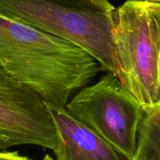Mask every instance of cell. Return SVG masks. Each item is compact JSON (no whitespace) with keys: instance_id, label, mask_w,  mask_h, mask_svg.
Returning a JSON list of instances; mask_svg holds the SVG:
<instances>
[{"instance_id":"cell-1","label":"cell","mask_w":160,"mask_h":160,"mask_svg":"<svg viewBox=\"0 0 160 160\" xmlns=\"http://www.w3.org/2000/svg\"><path fill=\"white\" fill-rule=\"evenodd\" d=\"M0 67L46 102L65 108L72 93L102 72L78 46L0 16Z\"/></svg>"},{"instance_id":"cell-2","label":"cell","mask_w":160,"mask_h":160,"mask_svg":"<svg viewBox=\"0 0 160 160\" xmlns=\"http://www.w3.org/2000/svg\"><path fill=\"white\" fill-rule=\"evenodd\" d=\"M0 16L78 46L117 76L112 34L116 9L109 0H0Z\"/></svg>"},{"instance_id":"cell-3","label":"cell","mask_w":160,"mask_h":160,"mask_svg":"<svg viewBox=\"0 0 160 160\" xmlns=\"http://www.w3.org/2000/svg\"><path fill=\"white\" fill-rule=\"evenodd\" d=\"M112 34L117 77L150 112L160 105V2L127 1Z\"/></svg>"},{"instance_id":"cell-4","label":"cell","mask_w":160,"mask_h":160,"mask_svg":"<svg viewBox=\"0 0 160 160\" xmlns=\"http://www.w3.org/2000/svg\"><path fill=\"white\" fill-rule=\"evenodd\" d=\"M65 108L127 158L133 160L138 132L146 112L115 74L108 72L98 82L83 87Z\"/></svg>"},{"instance_id":"cell-5","label":"cell","mask_w":160,"mask_h":160,"mask_svg":"<svg viewBox=\"0 0 160 160\" xmlns=\"http://www.w3.org/2000/svg\"><path fill=\"white\" fill-rule=\"evenodd\" d=\"M21 144L54 152L59 139L45 101L0 67V151Z\"/></svg>"},{"instance_id":"cell-6","label":"cell","mask_w":160,"mask_h":160,"mask_svg":"<svg viewBox=\"0 0 160 160\" xmlns=\"http://www.w3.org/2000/svg\"><path fill=\"white\" fill-rule=\"evenodd\" d=\"M59 139L57 160H130L71 115L65 108L46 102Z\"/></svg>"},{"instance_id":"cell-7","label":"cell","mask_w":160,"mask_h":160,"mask_svg":"<svg viewBox=\"0 0 160 160\" xmlns=\"http://www.w3.org/2000/svg\"><path fill=\"white\" fill-rule=\"evenodd\" d=\"M133 160H160V105L145 113Z\"/></svg>"},{"instance_id":"cell-8","label":"cell","mask_w":160,"mask_h":160,"mask_svg":"<svg viewBox=\"0 0 160 160\" xmlns=\"http://www.w3.org/2000/svg\"><path fill=\"white\" fill-rule=\"evenodd\" d=\"M0 160H31L26 156L19 155L18 152H0Z\"/></svg>"},{"instance_id":"cell-9","label":"cell","mask_w":160,"mask_h":160,"mask_svg":"<svg viewBox=\"0 0 160 160\" xmlns=\"http://www.w3.org/2000/svg\"><path fill=\"white\" fill-rule=\"evenodd\" d=\"M127 1H135V2H160V0H127Z\"/></svg>"},{"instance_id":"cell-10","label":"cell","mask_w":160,"mask_h":160,"mask_svg":"<svg viewBox=\"0 0 160 160\" xmlns=\"http://www.w3.org/2000/svg\"><path fill=\"white\" fill-rule=\"evenodd\" d=\"M42 160H54L50 155H46L45 157L42 158Z\"/></svg>"},{"instance_id":"cell-11","label":"cell","mask_w":160,"mask_h":160,"mask_svg":"<svg viewBox=\"0 0 160 160\" xmlns=\"http://www.w3.org/2000/svg\"><path fill=\"white\" fill-rule=\"evenodd\" d=\"M158 73H159V85H160V57H159V66H158Z\"/></svg>"}]
</instances>
